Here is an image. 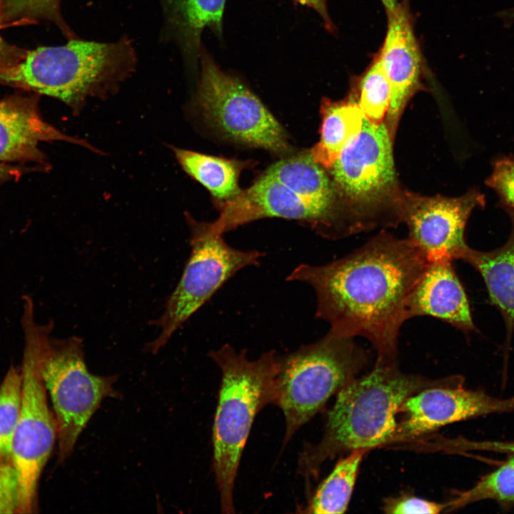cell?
<instances>
[{
  "instance_id": "obj_1",
  "label": "cell",
  "mask_w": 514,
  "mask_h": 514,
  "mask_svg": "<svg viewBox=\"0 0 514 514\" xmlns=\"http://www.w3.org/2000/svg\"><path fill=\"white\" fill-rule=\"evenodd\" d=\"M428 264L408 238L381 231L341 258L321 266L300 264L286 281L313 288L316 317L328 322L331 331L366 338L377 360L395 363L408 300Z\"/></svg>"
},
{
  "instance_id": "obj_2",
  "label": "cell",
  "mask_w": 514,
  "mask_h": 514,
  "mask_svg": "<svg viewBox=\"0 0 514 514\" xmlns=\"http://www.w3.org/2000/svg\"><path fill=\"white\" fill-rule=\"evenodd\" d=\"M461 379L452 376L430 380L400 371L397 363L376 359L368 373L356 377L338 391L327 413L321 440L305 445L299 455L298 473L309 480L318 476L326 461L339 454L389 444L398 409L405 399L425 388Z\"/></svg>"
},
{
  "instance_id": "obj_3",
  "label": "cell",
  "mask_w": 514,
  "mask_h": 514,
  "mask_svg": "<svg viewBox=\"0 0 514 514\" xmlns=\"http://www.w3.org/2000/svg\"><path fill=\"white\" fill-rule=\"evenodd\" d=\"M221 372L213 425V468L221 513H235L237 470L251 426L265 406L277 405L279 356L274 350L250 360L226 343L208 353Z\"/></svg>"
},
{
  "instance_id": "obj_4",
  "label": "cell",
  "mask_w": 514,
  "mask_h": 514,
  "mask_svg": "<svg viewBox=\"0 0 514 514\" xmlns=\"http://www.w3.org/2000/svg\"><path fill=\"white\" fill-rule=\"evenodd\" d=\"M137 54L127 36L102 43L80 39L26 52L0 70V83L56 98L79 108L89 97L113 92L135 70Z\"/></svg>"
},
{
  "instance_id": "obj_5",
  "label": "cell",
  "mask_w": 514,
  "mask_h": 514,
  "mask_svg": "<svg viewBox=\"0 0 514 514\" xmlns=\"http://www.w3.org/2000/svg\"><path fill=\"white\" fill-rule=\"evenodd\" d=\"M354 338L331 330L318 341L279 356L277 405L286 423L283 446L367 364Z\"/></svg>"
},
{
  "instance_id": "obj_6",
  "label": "cell",
  "mask_w": 514,
  "mask_h": 514,
  "mask_svg": "<svg viewBox=\"0 0 514 514\" xmlns=\"http://www.w3.org/2000/svg\"><path fill=\"white\" fill-rule=\"evenodd\" d=\"M21 326L24 348L22 359V397L19 419L14 436L10 462L19 482V513H32L42 470L57 439L54 412L48 404L40 372V353L54 324L35 321L34 306H23Z\"/></svg>"
},
{
  "instance_id": "obj_7",
  "label": "cell",
  "mask_w": 514,
  "mask_h": 514,
  "mask_svg": "<svg viewBox=\"0 0 514 514\" xmlns=\"http://www.w3.org/2000/svg\"><path fill=\"white\" fill-rule=\"evenodd\" d=\"M82 339L51 338L44 340L40 372L54 410L57 430L58 463L71 454L89 419L108 397L119 396L116 376L89 372L84 360Z\"/></svg>"
},
{
  "instance_id": "obj_8",
  "label": "cell",
  "mask_w": 514,
  "mask_h": 514,
  "mask_svg": "<svg viewBox=\"0 0 514 514\" xmlns=\"http://www.w3.org/2000/svg\"><path fill=\"white\" fill-rule=\"evenodd\" d=\"M191 253L181 278L167 298L162 315L153 321L160 328L157 338L145 350L156 353L173 333L237 272L256 266L265 253L243 251L228 244L210 223L187 216Z\"/></svg>"
},
{
  "instance_id": "obj_9",
  "label": "cell",
  "mask_w": 514,
  "mask_h": 514,
  "mask_svg": "<svg viewBox=\"0 0 514 514\" xmlns=\"http://www.w3.org/2000/svg\"><path fill=\"white\" fill-rule=\"evenodd\" d=\"M195 96L206 119L228 138L281 153L286 133L261 100L237 76L223 71L202 45Z\"/></svg>"
},
{
  "instance_id": "obj_10",
  "label": "cell",
  "mask_w": 514,
  "mask_h": 514,
  "mask_svg": "<svg viewBox=\"0 0 514 514\" xmlns=\"http://www.w3.org/2000/svg\"><path fill=\"white\" fill-rule=\"evenodd\" d=\"M484 205V196L476 190L455 198L404 192L398 196L396 215L428 263L452 261L468 248L464 232L471 212Z\"/></svg>"
},
{
  "instance_id": "obj_11",
  "label": "cell",
  "mask_w": 514,
  "mask_h": 514,
  "mask_svg": "<svg viewBox=\"0 0 514 514\" xmlns=\"http://www.w3.org/2000/svg\"><path fill=\"white\" fill-rule=\"evenodd\" d=\"M220 206L218 218L210 223L212 230L220 234L261 218H282L308 223L325 237H340L333 208L304 197L265 173L251 187Z\"/></svg>"
},
{
  "instance_id": "obj_12",
  "label": "cell",
  "mask_w": 514,
  "mask_h": 514,
  "mask_svg": "<svg viewBox=\"0 0 514 514\" xmlns=\"http://www.w3.org/2000/svg\"><path fill=\"white\" fill-rule=\"evenodd\" d=\"M393 141L385 122L374 124L365 117L361 131L343 148L329 169L352 201L372 204L395 193Z\"/></svg>"
},
{
  "instance_id": "obj_13",
  "label": "cell",
  "mask_w": 514,
  "mask_h": 514,
  "mask_svg": "<svg viewBox=\"0 0 514 514\" xmlns=\"http://www.w3.org/2000/svg\"><path fill=\"white\" fill-rule=\"evenodd\" d=\"M463 383L429 387L405 399L398 409L401 418L389 444L410 441L455 422L514 410V396L496 398L481 390H467Z\"/></svg>"
},
{
  "instance_id": "obj_14",
  "label": "cell",
  "mask_w": 514,
  "mask_h": 514,
  "mask_svg": "<svg viewBox=\"0 0 514 514\" xmlns=\"http://www.w3.org/2000/svg\"><path fill=\"white\" fill-rule=\"evenodd\" d=\"M387 15V33L377 57L390 85V103L385 124L393 140L407 103L421 87L423 64L413 32L408 0H402Z\"/></svg>"
},
{
  "instance_id": "obj_15",
  "label": "cell",
  "mask_w": 514,
  "mask_h": 514,
  "mask_svg": "<svg viewBox=\"0 0 514 514\" xmlns=\"http://www.w3.org/2000/svg\"><path fill=\"white\" fill-rule=\"evenodd\" d=\"M66 141L91 148L61 133L41 117L34 98L11 96L0 101V163L42 162L41 141Z\"/></svg>"
},
{
  "instance_id": "obj_16",
  "label": "cell",
  "mask_w": 514,
  "mask_h": 514,
  "mask_svg": "<svg viewBox=\"0 0 514 514\" xmlns=\"http://www.w3.org/2000/svg\"><path fill=\"white\" fill-rule=\"evenodd\" d=\"M451 263H429L408 298V320L427 316L465 332L475 329L467 296Z\"/></svg>"
},
{
  "instance_id": "obj_17",
  "label": "cell",
  "mask_w": 514,
  "mask_h": 514,
  "mask_svg": "<svg viewBox=\"0 0 514 514\" xmlns=\"http://www.w3.org/2000/svg\"><path fill=\"white\" fill-rule=\"evenodd\" d=\"M163 24L161 39L174 43L183 63L197 71L202 46L201 34L208 28L221 41L226 0H158Z\"/></svg>"
},
{
  "instance_id": "obj_18",
  "label": "cell",
  "mask_w": 514,
  "mask_h": 514,
  "mask_svg": "<svg viewBox=\"0 0 514 514\" xmlns=\"http://www.w3.org/2000/svg\"><path fill=\"white\" fill-rule=\"evenodd\" d=\"M512 220V232L505 244L489 252L468 246L460 258L480 273L493 303L510 328L514 326V213Z\"/></svg>"
},
{
  "instance_id": "obj_19",
  "label": "cell",
  "mask_w": 514,
  "mask_h": 514,
  "mask_svg": "<svg viewBox=\"0 0 514 514\" xmlns=\"http://www.w3.org/2000/svg\"><path fill=\"white\" fill-rule=\"evenodd\" d=\"M321 110L320 140L310 153L316 162L329 169L345 145L361 131L365 116L359 104L353 101L335 102L324 99Z\"/></svg>"
},
{
  "instance_id": "obj_20",
  "label": "cell",
  "mask_w": 514,
  "mask_h": 514,
  "mask_svg": "<svg viewBox=\"0 0 514 514\" xmlns=\"http://www.w3.org/2000/svg\"><path fill=\"white\" fill-rule=\"evenodd\" d=\"M173 151L184 171L220 201L231 200L241 191L238 186L242 167L239 161L176 148Z\"/></svg>"
},
{
  "instance_id": "obj_21",
  "label": "cell",
  "mask_w": 514,
  "mask_h": 514,
  "mask_svg": "<svg viewBox=\"0 0 514 514\" xmlns=\"http://www.w3.org/2000/svg\"><path fill=\"white\" fill-rule=\"evenodd\" d=\"M264 173L293 188L304 197L330 208L333 206V188L321 165L309 152L281 160Z\"/></svg>"
},
{
  "instance_id": "obj_22",
  "label": "cell",
  "mask_w": 514,
  "mask_h": 514,
  "mask_svg": "<svg viewBox=\"0 0 514 514\" xmlns=\"http://www.w3.org/2000/svg\"><path fill=\"white\" fill-rule=\"evenodd\" d=\"M368 451L353 450L346 457L340 458L331 473L318 485L303 513H344L348 508L361 462Z\"/></svg>"
},
{
  "instance_id": "obj_23",
  "label": "cell",
  "mask_w": 514,
  "mask_h": 514,
  "mask_svg": "<svg viewBox=\"0 0 514 514\" xmlns=\"http://www.w3.org/2000/svg\"><path fill=\"white\" fill-rule=\"evenodd\" d=\"M481 446L496 448V450L514 453L513 443H485L481 444ZM487 499L514 501V454L499 468L481 478L473 488L460 493L455 498L447 503L445 510L450 512L468 504Z\"/></svg>"
},
{
  "instance_id": "obj_24",
  "label": "cell",
  "mask_w": 514,
  "mask_h": 514,
  "mask_svg": "<svg viewBox=\"0 0 514 514\" xmlns=\"http://www.w3.org/2000/svg\"><path fill=\"white\" fill-rule=\"evenodd\" d=\"M22 397L21 372L10 366L0 386V458L11 460Z\"/></svg>"
},
{
  "instance_id": "obj_25",
  "label": "cell",
  "mask_w": 514,
  "mask_h": 514,
  "mask_svg": "<svg viewBox=\"0 0 514 514\" xmlns=\"http://www.w3.org/2000/svg\"><path fill=\"white\" fill-rule=\"evenodd\" d=\"M60 3L61 0H1L3 26L44 20L54 24L68 40L79 38L64 21Z\"/></svg>"
},
{
  "instance_id": "obj_26",
  "label": "cell",
  "mask_w": 514,
  "mask_h": 514,
  "mask_svg": "<svg viewBox=\"0 0 514 514\" xmlns=\"http://www.w3.org/2000/svg\"><path fill=\"white\" fill-rule=\"evenodd\" d=\"M359 89L358 104L365 117L374 124L383 123L390 106L391 90L378 57L363 76Z\"/></svg>"
},
{
  "instance_id": "obj_27",
  "label": "cell",
  "mask_w": 514,
  "mask_h": 514,
  "mask_svg": "<svg viewBox=\"0 0 514 514\" xmlns=\"http://www.w3.org/2000/svg\"><path fill=\"white\" fill-rule=\"evenodd\" d=\"M446 503L423 499L409 494L384 500L383 510L390 514L428 513L436 514L445 510Z\"/></svg>"
},
{
  "instance_id": "obj_28",
  "label": "cell",
  "mask_w": 514,
  "mask_h": 514,
  "mask_svg": "<svg viewBox=\"0 0 514 514\" xmlns=\"http://www.w3.org/2000/svg\"><path fill=\"white\" fill-rule=\"evenodd\" d=\"M486 184L497 192L508 206L514 209V158L496 161Z\"/></svg>"
},
{
  "instance_id": "obj_29",
  "label": "cell",
  "mask_w": 514,
  "mask_h": 514,
  "mask_svg": "<svg viewBox=\"0 0 514 514\" xmlns=\"http://www.w3.org/2000/svg\"><path fill=\"white\" fill-rule=\"evenodd\" d=\"M19 482L10 462L0 459V514L18 513Z\"/></svg>"
},
{
  "instance_id": "obj_30",
  "label": "cell",
  "mask_w": 514,
  "mask_h": 514,
  "mask_svg": "<svg viewBox=\"0 0 514 514\" xmlns=\"http://www.w3.org/2000/svg\"><path fill=\"white\" fill-rule=\"evenodd\" d=\"M4 27L1 18V0H0V31ZM26 51L8 44L0 32V61L7 67L19 62L25 56Z\"/></svg>"
},
{
  "instance_id": "obj_31",
  "label": "cell",
  "mask_w": 514,
  "mask_h": 514,
  "mask_svg": "<svg viewBox=\"0 0 514 514\" xmlns=\"http://www.w3.org/2000/svg\"><path fill=\"white\" fill-rule=\"evenodd\" d=\"M296 3L306 6L316 11L321 17L325 28L328 31L333 33L335 27L328 14L326 0H293Z\"/></svg>"
},
{
  "instance_id": "obj_32",
  "label": "cell",
  "mask_w": 514,
  "mask_h": 514,
  "mask_svg": "<svg viewBox=\"0 0 514 514\" xmlns=\"http://www.w3.org/2000/svg\"><path fill=\"white\" fill-rule=\"evenodd\" d=\"M21 171L15 167L0 163V183L20 174Z\"/></svg>"
},
{
  "instance_id": "obj_33",
  "label": "cell",
  "mask_w": 514,
  "mask_h": 514,
  "mask_svg": "<svg viewBox=\"0 0 514 514\" xmlns=\"http://www.w3.org/2000/svg\"><path fill=\"white\" fill-rule=\"evenodd\" d=\"M386 9V12L393 11L398 6L397 0H381Z\"/></svg>"
},
{
  "instance_id": "obj_34",
  "label": "cell",
  "mask_w": 514,
  "mask_h": 514,
  "mask_svg": "<svg viewBox=\"0 0 514 514\" xmlns=\"http://www.w3.org/2000/svg\"><path fill=\"white\" fill-rule=\"evenodd\" d=\"M6 67L1 61H0V70Z\"/></svg>"
},
{
  "instance_id": "obj_35",
  "label": "cell",
  "mask_w": 514,
  "mask_h": 514,
  "mask_svg": "<svg viewBox=\"0 0 514 514\" xmlns=\"http://www.w3.org/2000/svg\"><path fill=\"white\" fill-rule=\"evenodd\" d=\"M511 14H512V15L510 16V17L514 18V12L511 13Z\"/></svg>"
}]
</instances>
